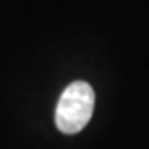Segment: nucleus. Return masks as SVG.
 <instances>
[{"label": "nucleus", "instance_id": "1", "mask_svg": "<svg viewBox=\"0 0 149 149\" xmlns=\"http://www.w3.org/2000/svg\"><path fill=\"white\" fill-rule=\"evenodd\" d=\"M95 109V91L86 81H73L61 93L55 124L65 134H76L90 123Z\"/></svg>", "mask_w": 149, "mask_h": 149}]
</instances>
